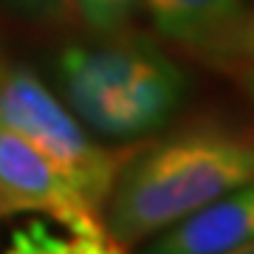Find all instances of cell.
Returning a JSON list of instances; mask_svg holds the SVG:
<instances>
[{"label":"cell","mask_w":254,"mask_h":254,"mask_svg":"<svg viewBox=\"0 0 254 254\" xmlns=\"http://www.w3.org/2000/svg\"><path fill=\"white\" fill-rule=\"evenodd\" d=\"M254 178V133L203 122L133 158L110 190L108 232L119 249L153 237Z\"/></svg>","instance_id":"6da1fadb"},{"label":"cell","mask_w":254,"mask_h":254,"mask_svg":"<svg viewBox=\"0 0 254 254\" xmlns=\"http://www.w3.org/2000/svg\"><path fill=\"white\" fill-rule=\"evenodd\" d=\"M60 82L73 113L113 138L164 127L187 93L181 68L147 43L68 48L60 57Z\"/></svg>","instance_id":"7a4b0ae2"},{"label":"cell","mask_w":254,"mask_h":254,"mask_svg":"<svg viewBox=\"0 0 254 254\" xmlns=\"http://www.w3.org/2000/svg\"><path fill=\"white\" fill-rule=\"evenodd\" d=\"M0 125L34 144L93 206H105L122 161L85 136L82 125L54 99V93L37 79L34 71H3Z\"/></svg>","instance_id":"3957f363"},{"label":"cell","mask_w":254,"mask_h":254,"mask_svg":"<svg viewBox=\"0 0 254 254\" xmlns=\"http://www.w3.org/2000/svg\"><path fill=\"white\" fill-rule=\"evenodd\" d=\"M0 203L14 212H40L65 226L73 252H116L119 246L93 206L71 178H65L34 144L0 125Z\"/></svg>","instance_id":"277c9868"},{"label":"cell","mask_w":254,"mask_h":254,"mask_svg":"<svg viewBox=\"0 0 254 254\" xmlns=\"http://www.w3.org/2000/svg\"><path fill=\"white\" fill-rule=\"evenodd\" d=\"M161 254H240L254 252V178L190 218L164 229L150 246Z\"/></svg>","instance_id":"5b68a950"},{"label":"cell","mask_w":254,"mask_h":254,"mask_svg":"<svg viewBox=\"0 0 254 254\" xmlns=\"http://www.w3.org/2000/svg\"><path fill=\"white\" fill-rule=\"evenodd\" d=\"M155 28L167 40L226 60L240 23L246 17V0H144Z\"/></svg>","instance_id":"8992f818"},{"label":"cell","mask_w":254,"mask_h":254,"mask_svg":"<svg viewBox=\"0 0 254 254\" xmlns=\"http://www.w3.org/2000/svg\"><path fill=\"white\" fill-rule=\"evenodd\" d=\"M85 23L99 31V34H113L125 26L130 14L136 11L138 0H76Z\"/></svg>","instance_id":"52a82bcc"},{"label":"cell","mask_w":254,"mask_h":254,"mask_svg":"<svg viewBox=\"0 0 254 254\" xmlns=\"http://www.w3.org/2000/svg\"><path fill=\"white\" fill-rule=\"evenodd\" d=\"M229 57H246L254 60V11H246L243 23L237 28L235 43H232V54Z\"/></svg>","instance_id":"ba28073f"},{"label":"cell","mask_w":254,"mask_h":254,"mask_svg":"<svg viewBox=\"0 0 254 254\" xmlns=\"http://www.w3.org/2000/svg\"><path fill=\"white\" fill-rule=\"evenodd\" d=\"M246 88H249V93H252V99H254V71L246 76Z\"/></svg>","instance_id":"9c48e42d"},{"label":"cell","mask_w":254,"mask_h":254,"mask_svg":"<svg viewBox=\"0 0 254 254\" xmlns=\"http://www.w3.org/2000/svg\"><path fill=\"white\" fill-rule=\"evenodd\" d=\"M6 215H11V212H9L6 206H3V203H0V218H6Z\"/></svg>","instance_id":"30bf717a"},{"label":"cell","mask_w":254,"mask_h":254,"mask_svg":"<svg viewBox=\"0 0 254 254\" xmlns=\"http://www.w3.org/2000/svg\"><path fill=\"white\" fill-rule=\"evenodd\" d=\"M0 79H3V63H0Z\"/></svg>","instance_id":"8fae6325"}]
</instances>
